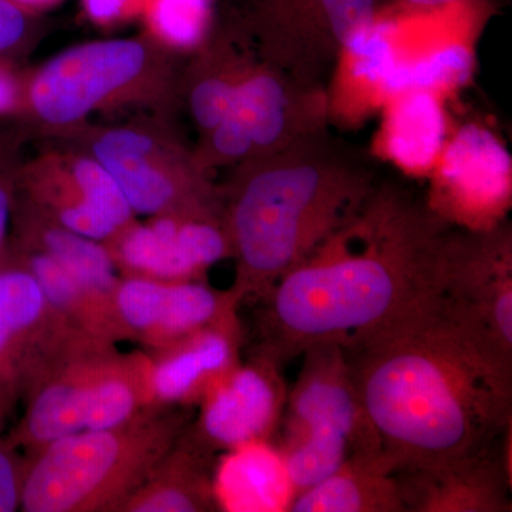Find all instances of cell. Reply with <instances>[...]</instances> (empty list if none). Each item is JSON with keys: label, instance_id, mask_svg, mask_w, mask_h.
<instances>
[{"label": "cell", "instance_id": "6da1fadb", "mask_svg": "<svg viewBox=\"0 0 512 512\" xmlns=\"http://www.w3.org/2000/svg\"><path fill=\"white\" fill-rule=\"evenodd\" d=\"M456 225L403 181L379 178L359 210L256 302L254 348L282 366L345 346L436 298Z\"/></svg>", "mask_w": 512, "mask_h": 512}, {"label": "cell", "instance_id": "7a4b0ae2", "mask_svg": "<svg viewBox=\"0 0 512 512\" xmlns=\"http://www.w3.org/2000/svg\"><path fill=\"white\" fill-rule=\"evenodd\" d=\"M343 348L393 473L468 456L512 429V379L461 335L436 298Z\"/></svg>", "mask_w": 512, "mask_h": 512}, {"label": "cell", "instance_id": "3957f363", "mask_svg": "<svg viewBox=\"0 0 512 512\" xmlns=\"http://www.w3.org/2000/svg\"><path fill=\"white\" fill-rule=\"evenodd\" d=\"M379 178L329 127L229 168L218 188L239 305L261 301L359 210Z\"/></svg>", "mask_w": 512, "mask_h": 512}, {"label": "cell", "instance_id": "277c9868", "mask_svg": "<svg viewBox=\"0 0 512 512\" xmlns=\"http://www.w3.org/2000/svg\"><path fill=\"white\" fill-rule=\"evenodd\" d=\"M187 407H153L110 429L86 430L25 454L20 511L119 512L190 423Z\"/></svg>", "mask_w": 512, "mask_h": 512}, {"label": "cell", "instance_id": "5b68a950", "mask_svg": "<svg viewBox=\"0 0 512 512\" xmlns=\"http://www.w3.org/2000/svg\"><path fill=\"white\" fill-rule=\"evenodd\" d=\"M177 57L147 36L70 47L22 76L18 117L69 136L97 113L178 106Z\"/></svg>", "mask_w": 512, "mask_h": 512}, {"label": "cell", "instance_id": "8992f818", "mask_svg": "<svg viewBox=\"0 0 512 512\" xmlns=\"http://www.w3.org/2000/svg\"><path fill=\"white\" fill-rule=\"evenodd\" d=\"M114 178L141 217L222 211L220 188L173 128L133 119L70 134Z\"/></svg>", "mask_w": 512, "mask_h": 512}, {"label": "cell", "instance_id": "52a82bcc", "mask_svg": "<svg viewBox=\"0 0 512 512\" xmlns=\"http://www.w3.org/2000/svg\"><path fill=\"white\" fill-rule=\"evenodd\" d=\"M383 0H227L231 22L264 62L328 89L350 40L372 25Z\"/></svg>", "mask_w": 512, "mask_h": 512}, {"label": "cell", "instance_id": "ba28073f", "mask_svg": "<svg viewBox=\"0 0 512 512\" xmlns=\"http://www.w3.org/2000/svg\"><path fill=\"white\" fill-rule=\"evenodd\" d=\"M329 90L293 79L256 60L245 74L231 109L211 131L198 137L197 163L211 175L220 168L278 153L299 138L329 127Z\"/></svg>", "mask_w": 512, "mask_h": 512}, {"label": "cell", "instance_id": "9c48e42d", "mask_svg": "<svg viewBox=\"0 0 512 512\" xmlns=\"http://www.w3.org/2000/svg\"><path fill=\"white\" fill-rule=\"evenodd\" d=\"M436 305L504 376L512 379V228H454Z\"/></svg>", "mask_w": 512, "mask_h": 512}, {"label": "cell", "instance_id": "30bf717a", "mask_svg": "<svg viewBox=\"0 0 512 512\" xmlns=\"http://www.w3.org/2000/svg\"><path fill=\"white\" fill-rule=\"evenodd\" d=\"M117 352V343L74 330L39 370L22 416L5 434L23 454L86 430L101 377Z\"/></svg>", "mask_w": 512, "mask_h": 512}, {"label": "cell", "instance_id": "8fae6325", "mask_svg": "<svg viewBox=\"0 0 512 512\" xmlns=\"http://www.w3.org/2000/svg\"><path fill=\"white\" fill-rule=\"evenodd\" d=\"M18 191L50 220L103 244L137 220L114 178L84 150L25 161Z\"/></svg>", "mask_w": 512, "mask_h": 512}, {"label": "cell", "instance_id": "7c38bea8", "mask_svg": "<svg viewBox=\"0 0 512 512\" xmlns=\"http://www.w3.org/2000/svg\"><path fill=\"white\" fill-rule=\"evenodd\" d=\"M74 330L12 249L0 259V436L30 384Z\"/></svg>", "mask_w": 512, "mask_h": 512}, {"label": "cell", "instance_id": "4fadbf2b", "mask_svg": "<svg viewBox=\"0 0 512 512\" xmlns=\"http://www.w3.org/2000/svg\"><path fill=\"white\" fill-rule=\"evenodd\" d=\"M288 390L281 363L251 349L202 397L197 416L185 426V439L214 457L271 441L284 416Z\"/></svg>", "mask_w": 512, "mask_h": 512}, {"label": "cell", "instance_id": "5bb4252c", "mask_svg": "<svg viewBox=\"0 0 512 512\" xmlns=\"http://www.w3.org/2000/svg\"><path fill=\"white\" fill-rule=\"evenodd\" d=\"M239 302L229 289L207 281H158L120 276L110 308L116 342L131 340L143 350L165 348L198 330L238 318Z\"/></svg>", "mask_w": 512, "mask_h": 512}, {"label": "cell", "instance_id": "9a60e30c", "mask_svg": "<svg viewBox=\"0 0 512 512\" xmlns=\"http://www.w3.org/2000/svg\"><path fill=\"white\" fill-rule=\"evenodd\" d=\"M430 175L424 197L443 220L467 229H490L507 220L511 158L487 128L470 124L448 138Z\"/></svg>", "mask_w": 512, "mask_h": 512}, {"label": "cell", "instance_id": "2e32d148", "mask_svg": "<svg viewBox=\"0 0 512 512\" xmlns=\"http://www.w3.org/2000/svg\"><path fill=\"white\" fill-rule=\"evenodd\" d=\"M104 245L120 276L158 281H205L212 266L231 258L222 211L136 220Z\"/></svg>", "mask_w": 512, "mask_h": 512}, {"label": "cell", "instance_id": "e0dca14e", "mask_svg": "<svg viewBox=\"0 0 512 512\" xmlns=\"http://www.w3.org/2000/svg\"><path fill=\"white\" fill-rule=\"evenodd\" d=\"M301 356V372L288 390L278 430L336 431L349 441L350 456L383 458L357 393L345 348L339 343H318Z\"/></svg>", "mask_w": 512, "mask_h": 512}, {"label": "cell", "instance_id": "ac0fdd59", "mask_svg": "<svg viewBox=\"0 0 512 512\" xmlns=\"http://www.w3.org/2000/svg\"><path fill=\"white\" fill-rule=\"evenodd\" d=\"M512 429L468 456L394 471L406 512H511Z\"/></svg>", "mask_w": 512, "mask_h": 512}, {"label": "cell", "instance_id": "d6986e66", "mask_svg": "<svg viewBox=\"0 0 512 512\" xmlns=\"http://www.w3.org/2000/svg\"><path fill=\"white\" fill-rule=\"evenodd\" d=\"M245 333L234 318L192 333L165 348L146 350L154 407H192L241 362Z\"/></svg>", "mask_w": 512, "mask_h": 512}, {"label": "cell", "instance_id": "ffe728a7", "mask_svg": "<svg viewBox=\"0 0 512 512\" xmlns=\"http://www.w3.org/2000/svg\"><path fill=\"white\" fill-rule=\"evenodd\" d=\"M221 511L215 490V457L183 433L121 505L119 512Z\"/></svg>", "mask_w": 512, "mask_h": 512}, {"label": "cell", "instance_id": "44dd1931", "mask_svg": "<svg viewBox=\"0 0 512 512\" xmlns=\"http://www.w3.org/2000/svg\"><path fill=\"white\" fill-rule=\"evenodd\" d=\"M9 244L22 251L47 256L101 295L111 296L119 282L120 275L103 242L83 237L50 220L19 191Z\"/></svg>", "mask_w": 512, "mask_h": 512}, {"label": "cell", "instance_id": "7402d4cb", "mask_svg": "<svg viewBox=\"0 0 512 512\" xmlns=\"http://www.w3.org/2000/svg\"><path fill=\"white\" fill-rule=\"evenodd\" d=\"M447 140V117L437 93L412 89L390 101L377 144L403 173L427 175L439 163Z\"/></svg>", "mask_w": 512, "mask_h": 512}, {"label": "cell", "instance_id": "603a6c76", "mask_svg": "<svg viewBox=\"0 0 512 512\" xmlns=\"http://www.w3.org/2000/svg\"><path fill=\"white\" fill-rule=\"evenodd\" d=\"M227 456L215 473L221 511L291 512L295 488L275 444L259 441Z\"/></svg>", "mask_w": 512, "mask_h": 512}, {"label": "cell", "instance_id": "cb8c5ba5", "mask_svg": "<svg viewBox=\"0 0 512 512\" xmlns=\"http://www.w3.org/2000/svg\"><path fill=\"white\" fill-rule=\"evenodd\" d=\"M291 512H406V507L383 458L349 456L325 480L296 495Z\"/></svg>", "mask_w": 512, "mask_h": 512}, {"label": "cell", "instance_id": "d4e9b609", "mask_svg": "<svg viewBox=\"0 0 512 512\" xmlns=\"http://www.w3.org/2000/svg\"><path fill=\"white\" fill-rule=\"evenodd\" d=\"M9 248L35 276L50 305L70 325L90 335L117 343L111 322V296L94 291L82 279L45 255L22 251L10 244Z\"/></svg>", "mask_w": 512, "mask_h": 512}, {"label": "cell", "instance_id": "484cf974", "mask_svg": "<svg viewBox=\"0 0 512 512\" xmlns=\"http://www.w3.org/2000/svg\"><path fill=\"white\" fill-rule=\"evenodd\" d=\"M140 18L146 36L178 56H190L210 37L217 0H144Z\"/></svg>", "mask_w": 512, "mask_h": 512}, {"label": "cell", "instance_id": "4316f807", "mask_svg": "<svg viewBox=\"0 0 512 512\" xmlns=\"http://www.w3.org/2000/svg\"><path fill=\"white\" fill-rule=\"evenodd\" d=\"M20 131L0 130V259L5 255L12 228L13 210L18 195L20 158Z\"/></svg>", "mask_w": 512, "mask_h": 512}, {"label": "cell", "instance_id": "83f0119b", "mask_svg": "<svg viewBox=\"0 0 512 512\" xmlns=\"http://www.w3.org/2000/svg\"><path fill=\"white\" fill-rule=\"evenodd\" d=\"M35 16L8 0H0V62L10 63L29 46Z\"/></svg>", "mask_w": 512, "mask_h": 512}, {"label": "cell", "instance_id": "f1b7e54d", "mask_svg": "<svg viewBox=\"0 0 512 512\" xmlns=\"http://www.w3.org/2000/svg\"><path fill=\"white\" fill-rule=\"evenodd\" d=\"M26 457L0 436V512L20 511Z\"/></svg>", "mask_w": 512, "mask_h": 512}, {"label": "cell", "instance_id": "f546056e", "mask_svg": "<svg viewBox=\"0 0 512 512\" xmlns=\"http://www.w3.org/2000/svg\"><path fill=\"white\" fill-rule=\"evenodd\" d=\"M84 15L101 28H113L140 18L144 0H82Z\"/></svg>", "mask_w": 512, "mask_h": 512}, {"label": "cell", "instance_id": "4dcf8cb0", "mask_svg": "<svg viewBox=\"0 0 512 512\" xmlns=\"http://www.w3.org/2000/svg\"><path fill=\"white\" fill-rule=\"evenodd\" d=\"M22 104V76L15 73L10 63L0 62V119L18 117Z\"/></svg>", "mask_w": 512, "mask_h": 512}, {"label": "cell", "instance_id": "1f68e13d", "mask_svg": "<svg viewBox=\"0 0 512 512\" xmlns=\"http://www.w3.org/2000/svg\"><path fill=\"white\" fill-rule=\"evenodd\" d=\"M466 2V0H383L380 15H404V13L429 12L446 8L454 3Z\"/></svg>", "mask_w": 512, "mask_h": 512}, {"label": "cell", "instance_id": "d6a6232c", "mask_svg": "<svg viewBox=\"0 0 512 512\" xmlns=\"http://www.w3.org/2000/svg\"><path fill=\"white\" fill-rule=\"evenodd\" d=\"M8 2L13 3V5L18 6L20 9L26 10V12L37 15L42 10L52 8L60 0H8Z\"/></svg>", "mask_w": 512, "mask_h": 512}]
</instances>
